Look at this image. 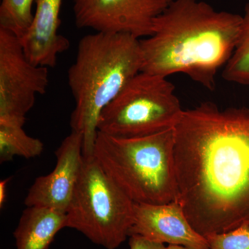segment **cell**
Masks as SVG:
<instances>
[{"label": "cell", "instance_id": "11", "mask_svg": "<svg viewBox=\"0 0 249 249\" xmlns=\"http://www.w3.org/2000/svg\"><path fill=\"white\" fill-rule=\"evenodd\" d=\"M35 2L36 10L31 27L19 40L31 63L53 68L58 55L70 47V40L58 32L62 0H36Z\"/></svg>", "mask_w": 249, "mask_h": 249}, {"label": "cell", "instance_id": "20", "mask_svg": "<svg viewBox=\"0 0 249 249\" xmlns=\"http://www.w3.org/2000/svg\"></svg>", "mask_w": 249, "mask_h": 249}, {"label": "cell", "instance_id": "7", "mask_svg": "<svg viewBox=\"0 0 249 249\" xmlns=\"http://www.w3.org/2000/svg\"><path fill=\"white\" fill-rule=\"evenodd\" d=\"M49 83V68L31 63L17 36L0 28V124L23 127Z\"/></svg>", "mask_w": 249, "mask_h": 249}, {"label": "cell", "instance_id": "17", "mask_svg": "<svg viewBox=\"0 0 249 249\" xmlns=\"http://www.w3.org/2000/svg\"><path fill=\"white\" fill-rule=\"evenodd\" d=\"M129 249H166L164 244L154 242L138 235L129 237Z\"/></svg>", "mask_w": 249, "mask_h": 249}, {"label": "cell", "instance_id": "10", "mask_svg": "<svg viewBox=\"0 0 249 249\" xmlns=\"http://www.w3.org/2000/svg\"><path fill=\"white\" fill-rule=\"evenodd\" d=\"M133 235L188 249H209L206 237L192 227L182 206L177 201L165 204L135 203L129 232V236Z\"/></svg>", "mask_w": 249, "mask_h": 249}, {"label": "cell", "instance_id": "14", "mask_svg": "<svg viewBox=\"0 0 249 249\" xmlns=\"http://www.w3.org/2000/svg\"><path fill=\"white\" fill-rule=\"evenodd\" d=\"M222 77L231 83L249 86V4L242 16L240 35L231 58L224 67Z\"/></svg>", "mask_w": 249, "mask_h": 249}, {"label": "cell", "instance_id": "4", "mask_svg": "<svg viewBox=\"0 0 249 249\" xmlns=\"http://www.w3.org/2000/svg\"><path fill=\"white\" fill-rule=\"evenodd\" d=\"M175 143V127L131 138L98 132L93 157L136 204H170L178 202Z\"/></svg>", "mask_w": 249, "mask_h": 249}, {"label": "cell", "instance_id": "2", "mask_svg": "<svg viewBox=\"0 0 249 249\" xmlns=\"http://www.w3.org/2000/svg\"><path fill=\"white\" fill-rule=\"evenodd\" d=\"M242 16L217 11L201 0H172L154 21L152 34L141 39L142 71L167 78L187 75L214 91L218 71L235 51Z\"/></svg>", "mask_w": 249, "mask_h": 249}, {"label": "cell", "instance_id": "8", "mask_svg": "<svg viewBox=\"0 0 249 249\" xmlns=\"http://www.w3.org/2000/svg\"><path fill=\"white\" fill-rule=\"evenodd\" d=\"M172 0H73L79 29L104 34H129L143 39L153 31L154 21Z\"/></svg>", "mask_w": 249, "mask_h": 249}, {"label": "cell", "instance_id": "13", "mask_svg": "<svg viewBox=\"0 0 249 249\" xmlns=\"http://www.w3.org/2000/svg\"><path fill=\"white\" fill-rule=\"evenodd\" d=\"M43 150V142L28 135L23 127L0 124L1 163L10 161L15 157L34 158L40 156Z\"/></svg>", "mask_w": 249, "mask_h": 249}, {"label": "cell", "instance_id": "12", "mask_svg": "<svg viewBox=\"0 0 249 249\" xmlns=\"http://www.w3.org/2000/svg\"><path fill=\"white\" fill-rule=\"evenodd\" d=\"M64 228H67L66 213L40 206L27 207L14 232L16 249H49Z\"/></svg>", "mask_w": 249, "mask_h": 249}, {"label": "cell", "instance_id": "3", "mask_svg": "<svg viewBox=\"0 0 249 249\" xmlns=\"http://www.w3.org/2000/svg\"><path fill=\"white\" fill-rule=\"evenodd\" d=\"M140 40L124 34L95 32L82 37L67 71L75 102L71 131L83 137V156L93 155L100 115L142 70Z\"/></svg>", "mask_w": 249, "mask_h": 249}, {"label": "cell", "instance_id": "19", "mask_svg": "<svg viewBox=\"0 0 249 249\" xmlns=\"http://www.w3.org/2000/svg\"><path fill=\"white\" fill-rule=\"evenodd\" d=\"M166 249H188L186 247H182V246L178 245H168L166 247Z\"/></svg>", "mask_w": 249, "mask_h": 249}, {"label": "cell", "instance_id": "16", "mask_svg": "<svg viewBox=\"0 0 249 249\" xmlns=\"http://www.w3.org/2000/svg\"><path fill=\"white\" fill-rule=\"evenodd\" d=\"M205 237L209 249H249V224Z\"/></svg>", "mask_w": 249, "mask_h": 249}, {"label": "cell", "instance_id": "15", "mask_svg": "<svg viewBox=\"0 0 249 249\" xmlns=\"http://www.w3.org/2000/svg\"><path fill=\"white\" fill-rule=\"evenodd\" d=\"M36 0H1L0 28L22 38L29 30L34 19L33 4Z\"/></svg>", "mask_w": 249, "mask_h": 249}, {"label": "cell", "instance_id": "9", "mask_svg": "<svg viewBox=\"0 0 249 249\" xmlns=\"http://www.w3.org/2000/svg\"><path fill=\"white\" fill-rule=\"evenodd\" d=\"M52 173L39 177L31 186L24 204L66 213L74 194L83 163V137L71 131L55 151Z\"/></svg>", "mask_w": 249, "mask_h": 249}, {"label": "cell", "instance_id": "5", "mask_svg": "<svg viewBox=\"0 0 249 249\" xmlns=\"http://www.w3.org/2000/svg\"><path fill=\"white\" fill-rule=\"evenodd\" d=\"M134 205L106 175L95 157H83L74 194L66 212L67 227L93 243L116 249L129 237Z\"/></svg>", "mask_w": 249, "mask_h": 249}, {"label": "cell", "instance_id": "6", "mask_svg": "<svg viewBox=\"0 0 249 249\" xmlns=\"http://www.w3.org/2000/svg\"><path fill=\"white\" fill-rule=\"evenodd\" d=\"M175 89L165 77L141 71L103 109L98 132L131 138L175 127L184 110Z\"/></svg>", "mask_w": 249, "mask_h": 249}, {"label": "cell", "instance_id": "1", "mask_svg": "<svg viewBox=\"0 0 249 249\" xmlns=\"http://www.w3.org/2000/svg\"><path fill=\"white\" fill-rule=\"evenodd\" d=\"M175 132L178 203L192 227L206 237L249 224V108L202 103Z\"/></svg>", "mask_w": 249, "mask_h": 249}, {"label": "cell", "instance_id": "18", "mask_svg": "<svg viewBox=\"0 0 249 249\" xmlns=\"http://www.w3.org/2000/svg\"><path fill=\"white\" fill-rule=\"evenodd\" d=\"M12 178H8L0 181V207L4 206L7 196V188Z\"/></svg>", "mask_w": 249, "mask_h": 249}]
</instances>
